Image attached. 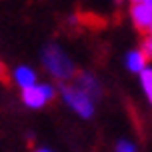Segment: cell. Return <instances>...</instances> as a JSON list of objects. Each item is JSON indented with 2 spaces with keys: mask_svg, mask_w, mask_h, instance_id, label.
<instances>
[{
  "mask_svg": "<svg viewBox=\"0 0 152 152\" xmlns=\"http://www.w3.org/2000/svg\"><path fill=\"white\" fill-rule=\"evenodd\" d=\"M40 62L42 68L50 78L58 80V84L64 82H72L76 72V62L72 60L70 52L58 42H48V44L40 50Z\"/></svg>",
  "mask_w": 152,
  "mask_h": 152,
  "instance_id": "cell-1",
  "label": "cell"
},
{
  "mask_svg": "<svg viewBox=\"0 0 152 152\" xmlns=\"http://www.w3.org/2000/svg\"><path fill=\"white\" fill-rule=\"evenodd\" d=\"M58 96L62 98V102L66 104L70 112H74L78 118L82 120H92L96 114V100H92L84 90H80L74 82H64L56 86Z\"/></svg>",
  "mask_w": 152,
  "mask_h": 152,
  "instance_id": "cell-2",
  "label": "cell"
},
{
  "mask_svg": "<svg viewBox=\"0 0 152 152\" xmlns=\"http://www.w3.org/2000/svg\"><path fill=\"white\" fill-rule=\"evenodd\" d=\"M58 90L52 82H38L26 90H20V100L28 110H42L50 102H54Z\"/></svg>",
  "mask_w": 152,
  "mask_h": 152,
  "instance_id": "cell-3",
  "label": "cell"
},
{
  "mask_svg": "<svg viewBox=\"0 0 152 152\" xmlns=\"http://www.w3.org/2000/svg\"><path fill=\"white\" fill-rule=\"evenodd\" d=\"M72 82L80 88V90H84L88 96H90L92 100H102V94H104V86H102V82H100V78L96 74H92V72H76L74 80Z\"/></svg>",
  "mask_w": 152,
  "mask_h": 152,
  "instance_id": "cell-4",
  "label": "cell"
},
{
  "mask_svg": "<svg viewBox=\"0 0 152 152\" xmlns=\"http://www.w3.org/2000/svg\"><path fill=\"white\" fill-rule=\"evenodd\" d=\"M128 16H130V22H132V26H134L138 32H142V34H146V32H148V28L152 26V10L146 6L144 2L130 4Z\"/></svg>",
  "mask_w": 152,
  "mask_h": 152,
  "instance_id": "cell-5",
  "label": "cell"
},
{
  "mask_svg": "<svg viewBox=\"0 0 152 152\" xmlns=\"http://www.w3.org/2000/svg\"><path fill=\"white\" fill-rule=\"evenodd\" d=\"M10 76H12V82H14L20 90H26V88H30V86L40 82V80H38L36 68L30 66V64H18V66H14L12 72H10Z\"/></svg>",
  "mask_w": 152,
  "mask_h": 152,
  "instance_id": "cell-6",
  "label": "cell"
},
{
  "mask_svg": "<svg viewBox=\"0 0 152 152\" xmlns=\"http://www.w3.org/2000/svg\"><path fill=\"white\" fill-rule=\"evenodd\" d=\"M146 66H148V60L142 56V52L138 48H132V50H128V52L124 54V68L128 70V72L138 76Z\"/></svg>",
  "mask_w": 152,
  "mask_h": 152,
  "instance_id": "cell-7",
  "label": "cell"
},
{
  "mask_svg": "<svg viewBox=\"0 0 152 152\" xmlns=\"http://www.w3.org/2000/svg\"><path fill=\"white\" fill-rule=\"evenodd\" d=\"M138 84H140V90L144 94L146 102L152 106V66L150 64L138 74Z\"/></svg>",
  "mask_w": 152,
  "mask_h": 152,
  "instance_id": "cell-8",
  "label": "cell"
},
{
  "mask_svg": "<svg viewBox=\"0 0 152 152\" xmlns=\"http://www.w3.org/2000/svg\"><path fill=\"white\" fill-rule=\"evenodd\" d=\"M114 152H140V148L130 138H118L114 144Z\"/></svg>",
  "mask_w": 152,
  "mask_h": 152,
  "instance_id": "cell-9",
  "label": "cell"
},
{
  "mask_svg": "<svg viewBox=\"0 0 152 152\" xmlns=\"http://www.w3.org/2000/svg\"><path fill=\"white\" fill-rule=\"evenodd\" d=\"M138 50L142 52V56H144L148 62H152V38L144 34L142 42H140V46H138Z\"/></svg>",
  "mask_w": 152,
  "mask_h": 152,
  "instance_id": "cell-10",
  "label": "cell"
},
{
  "mask_svg": "<svg viewBox=\"0 0 152 152\" xmlns=\"http://www.w3.org/2000/svg\"><path fill=\"white\" fill-rule=\"evenodd\" d=\"M32 152H54V150H50V148H46V146H38V148H34Z\"/></svg>",
  "mask_w": 152,
  "mask_h": 152,
  "instance_id": "cell-11",
  "label": "cell"
},
{
  "mask_svg": "<svg viewBox=\"0 0 152 152\" xmlns=\"http://www.w3.org/2000/svg\"><path fill=\"white\" fill-rule=\"evenodd\" d=\"M4 76H6V66H4V64L0 62V80H2Z\"/></svg>",
  "mask_w": 152,
  "mask_h": 152,
  "instance_id": "cell-12",
  "label": "cell"
},
{
  "mask_svg": "<svg viewBox=\"0 0 152 152\" xmlns=\"http://www.w3.org/2000/svg\"><path fill=\"white\" fill-rule=\"evenodd\" d=\"M144 4H146V6H148V8L152 10V0H144Z\"/></svg>",
  "mask_w": 152,
  "mask_h": 152,
  "instance_id": "cell-13",
  "label": "cell"
},
{
  "mask_svg": "<svg viewBox=\"0 0 152 152\" xmlns=\"http://www.w3.org/2000/svg\"><path fill=\"white\" fill-rule=\"evenodd\" d=\"M130 4H138V2H144V0H128Z\"/></svg>",
  "mask_w": 152,
  "mask_h": 152,
  "instance_id": "cell-14",
  "label": "cell"
},
{
  "mask_svg": "<svg viewBox=\"0 0 152 152\" xmlns=\"http://www.w3.org/2000/svg\"><path fill=\"white\" fill-rule=\"evenodd\" d=\"M146 36H150V38H152V26L148 28V32H146Z\"/></svg>",
  "mask_w": 152,
  "mask_h": 152,
  "instance_id": "cell-15",
  "label": "cell"
},
{
  "mask_svg": "<svg viewBox=\"0 0 152 152\" xmlns=\"http://www.w3.org/2000/svg\"><path fill=\"white\" fill-rule=\"evenodd\" d=\"M112 2H116V4H122V0H112Z\"/></svg>",
  "mask_w": 152,
  "mask_h": 152,
  "instance_id": "cell-16",
  "label": "cell"
}]
</instances>
